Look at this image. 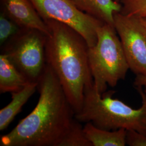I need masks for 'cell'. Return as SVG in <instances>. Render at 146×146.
<instances>
[{"label": "cell", "mask_w": 146, "mask_h": 146, "mask_svg": "<svg viewBox=\"0 0 146 146\" xmlns=\"http://www.w3.org/2000/svg\"><path fill=\"white\" fill-rule=\"evenodd\" d=\"M35 108L0 138L1 146H60L73 125L75 111L58 78L46 64L37 84Z\"/></svg>", "instance_id": "6da1fadb"}, {"label": "cell", "mask_w": 146, "mask_h": 146, "mask_svg": "<svg viewBox=\"0 0 146 146\" xmlns=\"http://www.w3.org/2000/svg\"><path fill=\"white\" fill-rule=\"evenodd\" d=\"M44 21L49 30L45 47L46 64L58 78L76 114L82 107L85 89L94 84L89 66L88 43L65 23Z\"/></svg>", "instance_id": "7a4b0ae2"}, {"label": "cell", "mask_w": 146, "mask_h": 146, "mask_svg": "<svg viewBox=\"0 0 146 146\" xmlns=\"http://www.w3.org/2000/svg\"><path fill=\"white\" fill-rule=\"evenodd\" d=\"M142 98L138 109L131 108L120 100L113 98L114 90L100 94L92 86L87 87L82 107L75 118L81 123L91 122L108 131L124 128L146 135V94L143 88H136Z\"/></svg>", "instance_id": "3957f363"}, {"label": "cell", "mask_w": 146, "mask_h": 146, "mask_svg": "<svg viewBox=\"0 0 146 146\" xmlns=\"http://www.w3.org/2000/svg\"><path fill=\"white\" fill-rule=\"evenodd\" d=\"M98 41L88 51L94 87L102 94L108 86L114 87L125 80L129 64L114 27L104 23L97 31Z\"/></svg>", "instance_id": "277c9868"}, {"label": "cell", "mask_w": 146, "mask_h": 146, "mask_svg": "<svg viewBox=\"0 0 146 146\" xmlns=\"http://www.w3.org/2000/svg\"><path fill=\"white\" fill-rule=\"evenodd\" d=\"M47 35L38 29L21 28L1 46V54L30 82L38 83L46 68Z\"/></svg>", "instance_id": "5b68a950"}, {"label": "cell", "mask_w": 146, "mask_h": 146, "mask_svg": "<svg viewBox=\"0 0 146 146\" xmlns=\"http://www.w3.org/2000/svg\"><path fill=\"white\" fill-rule=\"evenodd\" d=\"M43 20H54L65 23L78 31L89 47L98 41L97 31L104 23L79 10L72 0H31Z\"/></svg>", "instance_id": "8992f818"}, {"label": "cell", "mask_w": 146, "mask_h": 146, "mask_svg": "<svg viewBox=\"0 0 146 146\" xmlns=\"http://www.w3.org/2000/svg\"><path fill=\"white\" fill-rule=\"evenodd\" d=\"M114 26L129 69L136 75L146 76V24L143 18L116 12Z\"/></svg>", "instance_id": "52a82bcc"}, {"label": "cell", "mask_w": 146, "mask_h": 146, "mask_svg": "<svg viewBox=\"0 0 146 146\" xmlns=\"http://www.w3.org/2000/svg\"><path fill=\"white\" fill-rule=\"evenodd\" d=\"M1 11L20 28L49 33L46 23L39 15L31 0H0Z\"/></svg>", "instance_id": "ba28073f"}, {"label": "cell", "mask_w": 146, "mask_h": 146, "mask_svg": "<svg viewBox=\"0 0 146 146\" xmlns=\"http://www.w3.org/2000/svg\"><path fill=\"white\" fill-rule=\"evenodd\" d=\"M79 10L114 26V15L120 12L122 5L115 0H72Z\"/></svg>", "instance_id": "9c48e42d"}, {"label": "cell", "mask_w": 146, "mask_h": 146, "mask_svg": "<svg viewBox=\"0 0 146 146\" xmlns=\"http://www.w3.org/2000/svg\"><path fill=\"white\" fill-rule=\"evenodd\" d=\"M37 84L31 82L20 90L11 94V101L9 104L0 110V131L8 128L20 111L22 107L35 93L37 89Z\"/></svg>", "instance_id": "30bf717a"}, {"label": "cell", "mask_w": 146, "mask_h": 146, "mask_svg": "<svg viewBox=\"0 0 146 146\" xmlns=\"http://www.w3.org/2000/svg\"><path fill=\"white\" fill-rule=\"evenodd\" d=\"M84 133L92 146H125L127 130L121 128L115 131L101 129L91 122L85 123Z\"/></svg>", "instance_id": "8fae6325"}, {"label": "cell", "mask_w": 146, "mask_h": 146, "mask_svg": "<svg viewBox=\"0 0 146 146\" xmlns=\"http://www.w3.org/2000/svg\"><path fill=\"white\" fill-rule=\"evenodd\" d=\"M31 83L3 54L0 55V93H14Z\"/></svg>", "instance_id": "7c38bea8"}, {"label": "cell", "mask_w": 146, "mask_h": 146, "mask_svg": "<svg viewBox=\"0 0 146 146\" xmlns=\"http://www.w3.org/2000/svg\"><path fill=\"white\" fill-rule=\"evenodd\" d=\"M84 126L75 120L60 146H92L84 133Z\"/></svg>", "instance_id": "4fadbf2b"}, {"label": "cell", "mask_w": 146, "mask_h": 146, "mask_svg": "<svg viewBox=\"0 0 146 146\" xmlns=\"http://www.w3.org/2000/svg\"><path fill=\"white\" fill-rule=\"evenodd\" d=\"M21 28L4 13L0 15V44L3 46L19 31Z\"/></svg>", "instance_id": "5bb4252c"}, {"label": "cell", "mask_w": 146, "mask_h": 146, "mask_svg": "<svg viewBox=\"0 0 146 146\" xmlns=\"http://www.w3.org/2000/svg\"><path fill=\"white\" fill-rule=\"evenodd\" d=\"M123 14L146 17V0H120Z\"/></svg>", "instance_id": "9a60e30c"}, {"label": "cell", "mask_w": 146, "mask_h": 146, "mask_svg": "<svg viewBox=\"0 0 146 146\" xmlns=\"http://www.w3.org/2000/svg\"><path fill=\"white\" fill-rule=\"evenodd\" d=\"M127 144L130 146H146V135L135 131H127Z\"/></svg>", "instance_id": "2e32d148"}, {"label": "cell", "mask_w": 146, "mask_h": 146, "mask_svg": "<svg viewBox=\"0 0 146 146\" xmlns=\"http://www.w3.org/2000/svg\"><path fill=\"white\" fill-rule=\"evenodd\" d=\"M134 85L136 88H145L146 89V76L145 75H136Z\"/></svg>", "instance_id": "e0dca14e"}, {"label": "cell", "mask_w": 146, "mask_h": 146, "mask_svg": "<svg viewBox=\"0 0 146 146\" xmlns=\"http://www.w3.org/2000/svg\"><path fill=\"white\" fill-rule=\"evenodd\" d=\"M143 19H144V21L145 22V23H146V17H145V18H143Z\"/></svg>", "instance_id": "ac0fdd59"}, {"label": "cell", "mask_w": 146, "mask_h": 146, "mask_svg": "<svg viewBox=\"0 0 146 146\" xmlns=\"http://www.w3.org/2000/svg\"><path fill=\"white\" fill-rule=\"evenodd\" d=\"M144 91H145V93L146 94V89H144Z\"/></svg>", "instance_id": "d6986e66"}, {"label": "cell", "mask_w": 146, "mask_h": 146, "mask_svg": "<svg viewBox=\"0 0 146 146\" xmlns=\"http://www.w3.org/2000/svg\"><path fill=\"white\" fill-rule=\"evenodd\" d=\"M115 1H117V2H120V0H115Z\"/></svg>", "instance_id": "ffe728a7"}]
</instances>
